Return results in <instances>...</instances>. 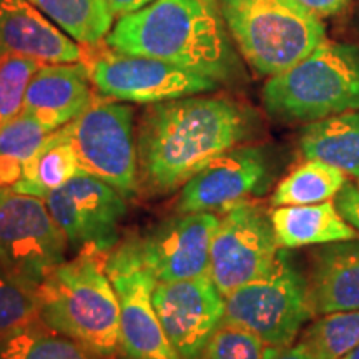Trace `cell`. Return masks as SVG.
Wrapping results in <instances>:
<instances>
[{"label": "cell", "mask_w": 359, "mask_h": 359, "mask_svg": "<svg viewBox=\"0 0 359 359\" xmlns=\"http://www.w3.org/2000/svg\"><path fill=\"white\" fill-rule=\"evenodd\" d=\"M253 120L223 97H185L154 103L137 133L138 177L151 193L182 188L210 161L250 138Z\"/></svg>", "instance_id": "6da1fadb"}, {"label": "cell", "mask_w": 359, "mask_h": 359, "mask_svg": "<svg viewBox=\"0 0 359 359\" xmlns=\"http://www.w3.org/2000/svg\"><path fill=\"white\" fill-rule=\"evenodd\" d=\"M105 43L116 52L170 62L218 83L233 82L240 72L219 0H155L120 17Z\"/></svg>", "instance_id": "7a4b0ae2"}, {"label": "cell", "mask_w": 359, "mask_h": 359, "mask_svg": "<svg viewBox=\"0 0 359 359\" xmlns=\"http://www.w3.org/2000/svg\"><path fill=\"white\" fill-rule=\"evenodd\" d=\"M100 255H79L45 278L37 320L100 358L120 353V302Z\"/></svg>", "instance_id": "3957f363"}, {"label": "cell", "mask_w": 359, "mask_h": 359, "mask_svg": "<svg viewBox=\"0 0 359 359\" xmlns=\"http://www.w3.org/2000/svg\"><path fill=\"white\" fill-rule=\"evenodd\" d=\"M268 115L281 122H316L359 110V47L325 40L302 62L263 87Z\"/></svg>", "instance_id": "277c9868"}, {"label": "cell", "mask_w": 359, "mask_h": 359, "mask_svg": "<svg viewBox=\"0 0 359 359\" xmlns=\"http://www.w3.org/2000/svg\"><path fill=\"white\" fill-rule=\"evenodd\" d=\"M230 35L259 75L273 77L326 40L320 17L298 0H219Z\"/></svg>", "instance_id": "5b68a950"}, {"label": "cell", "mask_w": 359, "mask_h": 359, "mask_svg": "<svg viewBox=\"0 0 359 359\" xmlns=\"http://www.w3.org/2000/svg\"><path fill=\"white\" fill-rule=\"evenodd\" d=\"M314 308L308 278L281 248L262 276L224 296V320L258 336L269 348L294 343Z\"/></svg>", "instance_id": "8992f818"}, {"label": "cell", "mask_w": 359, "mask_h": 359, "mask_svg": "<svg viewBox=\"0 0 359 359\" xmlns=\"http://www.w3.org/2000/svg\"><path fill=\"white\" fill-rule=\"evenodd\" d=\"M82 173L109 183L125 198L140 188L133 110L111 98H93L92 105L65 125Z\"/></svg>", "instance_id": "52a82bcc"}, {"label": "cell", "mask_w": 359, "mask_h": 359, "mask_svg": "<svg viewBox=\"0 0 359 359\" xmlns=\"http://www.w3.org/2000/svg\"><path fill=\"white\" fill-rule=\"evenodd\" d=\"M218 224L219 218L213 212L178 213L147 235L118 243L107 264L140 266L158 283L206 275Z\"/></svg>", "instance_id": "ba28073f"}, {"label": "cell", "mask_w": 359, "mask_h": 359, "mask_svg": "<svg viewBox=\"0 0 359 359\" xmlns=\"http://www.w3.org/2000/svg\"><path fill=\"white\" fill-rule=\"evenodd\" d=\"M69 243L43 198L7 191L0 200V268L37 291L67 262Z\"/></svg>", "instance_id": "9c48e42d"}, {"label": "cell", "mask_w": 359, "mask_h": 359, "mask_svg": "<svg viewBox=\"0 0 359 359\" xmlns=\"http://www.w3.org/2000/svg\"><path fill=\"white\" fill-rule=\"evenodd\" d=\"M85 64L93 87L103 97L116 102L154 105L213 92L219 85L213 79L170 62L122 53L114 48L98 52Z\"/></svg>", "instance_id": "30bf717a"}, {"label": "cell", "mask_w": 359, "mask_h": 359, "mask_svg": "<svg viewBox=\"0 0 359 359\" xmlns=\"http://www.w3.org/2000/svg\"><path fill=\"white\" fill-rule=\"evenodd\" d=\"M43 200L69 248L79 255H103L118 245L127 203L109 183L80 173Z\"/></svg>", "instance_id": "8fae6325"}, {"label": "cell", "mask_w": 359, "mask_h": 359, "mask_svg": "<svg viewBox=\"0 0 359 359\" xmlns=\"http://www.w3.org/2000/svg\"><path fill=\"white\" fill-rule=\"evenodd\" d=\"M271 218L263 206L246 203L224 212L210 251V276L219 293L228 296L262 276L280 251Z\"/></svg>", "instance_id": "7c38bea8"}, {"label": "cell", "mask_w": 359, "mask_h": 359, "mask_svg": "<svg viewBox=\"0 0 359 359\" xmlns=\"http://www.w3.org/2000/svg\"><path fill=\"white\" fill-rule=\"evenodd\" d=\"M271 180V161L266 151L262 147L238 145L188 180L182 187L177 212H228L263 195Z\"/></svg>", "instance_id": "4fadbf2b"}, {"label": "cell", "mask_w": 359, "mask_h": 359, "mask_svg": "<svg viewBox=\"0 0 359 359\" xmlns=\"http://www.w3.org/2000/svg\"><path fill=\"white\" fill-rule=\"evenodd\" d=\"M154 306L182 359H200L224 320V296L210 273L190 280L156 283Z\"/></svg>", "instance_id": "5bb4252c"}, {"label": "cell", "mask_w": 359, "mask_h": 359, "mask_svg": "<svg viewBox=\"0 0 359 359\" xmlns=\"http://www.w3.org/2000/svg\"><path fill=\"white\" fill-rule=\"evenodd\" d=\"M120 302V353L125 359H182L154 306L156 281L140 266H107Z\"/></svg>", "instance_id": "9a60e30c"}, {"label": "cell", "mask_w": 359, "mask_h": 359, "mask_svg": "<svg viewBox=\"0 0 359 359\" xmlns=\"http://www.w3.org/2000/svg\"><path fill=\"white\" fill-rule=\"evenodd\" d=\"M12 53L40 64H77L82 45L70 39L29 0H0V55Z\"/></svg>", "instance_id": "2e32d148"}, {"label": "cell", "mask_w": 359, "mask_h": 359, "mask_svg": "<svg viewBox=\"0 0 359 359\" xmlns=\"http://www.w3.org/2000/svg\"><path fill=\"white\" fill-rule=\"evenodd\" d=\"M92 80L85 62L43 64L30 80L22 114L55 132L74 122L92 105Z\"/></svg>", "instance_id": "e0dca14e"}, {"label": "cell", "mask_w": 359, "mask_h": 359, "mask_svg": "<svg viewBox=\"0 0 359 359\" xmlns=\"http://www.w3.org/2000/svg\"><path fill=\"white\" fill-rule=\"evenodd\" d=\"M308 285L318 316L359 309V238L314 251Z\"/></svg>", "instance_id": "ac0fdd59"}, {"label": "cell", "mask_w": 359, "mask_h": 359, "mask_svg": "<svg viewBox=\"0 0 359 359\" xmlns=\"http://www.w3.org/2000/svg\"><path fill=\"white\" fill-rule=\"evenodd\" d=\"M269 218L278 245L285 250L354 240L359 236V233L341 217L336 205L331 201L316 205L276 206L273 212H269Z\"/></svg>", "instance_id": "d6986e66"}, {"label": "cell", "mask_w": 359, "mask_h": 359, "mask_svg": "<svg viewBox=\"0 0 359 359\" xmlns=\"http://www.w3.org/2000/svg\"><path fill=\"white\" fill-rule=\"evenodd\" d=\"M299 151L306 160L331 165L359 180V111L309 122L299 135Z\"/></svg>", "instance_id": "ffe728a7"}, {"label": "cell", "mask_w": 359, "mask_h": 359, "mask_svg": "<svg viewBox=\"0 0 359 359\" xmlns=\"http://www.w3.org/2000/svg\"><path fill=\"white\" fill-rule=\"evenodd\" d=\"M80 173L82 170L79 167L74 145L67 128L62 127L50 133L37 155L27 165L24 177L12 191L45 198L48 193L64 187Z\"/></svg>", "instance_id": "44dd1931"}, {"label": "cell", "mask_w": 359, "mask_h": 359, "mask_svg": "<svg viewBox=\"0 0 359 359\" xmlns=\"http://www.w3.org/2000/svg\"><path fill=\"white\" fill-rule=\"evenodd\" d=\"M80 45L97 47L114 29L107 0H29Z\"/></svg>", "instance_id": "7402d4cb"}, {"label": "cell", "mask_w": 359, "mask_h": 359, "mask_svg": "<svg viewBox=\"0 0 359 359\" xmlns=\"http://www.w3.org/2000/svg\"><path fill=\"white\" fill-rule=\"evenodd\" d=\"M346 175L331 165L306 160V163L294 168L283 178L271 195V205L296 206L316 205L336 198L346 183Z\"/></svg>", "instance_id": "603a6c76"}, {"label": "cell", "mask_w": 359, "mask_h": 359, "mask_svg": "<svg viewBox=\"0 0 359 359\" xmlns=\"http://www.w3.org/2000/svg\"><path fill=\"white\" fill-rule=\"evenodd\" d=\"M50 130L34 116L22 114L0 128V188L12 191L24 177L30 160L37 155Z\"/></svg>", "instance_id": "cb8c5ba5"}, {"label": "cell", "mask_w": 359, "mask_h": 359, "mask_svg": "<svg viewBox=\"0 0 359 359\" xmlns=\"http://www.w3.org/2000/svg\"><path fill=\"white\" fill-rule=\"evenodd\" d=\"M0 359H105L53 333L42 323H27L0 338Z\"/></svg>", "instance_id": "d4e9b609"}, {"label": "cell", "mask_w": 359, "mask_h": 359, "mask_svg": "<svg viewBox=\"0 0 359 359\" xmlns=\"http://www.w3.org/2000/svg\"><path fill=\"white\" fill-rule=\"evenodd\" d=\"M316 359H339L359 346V309L323 314L299 338Z\"/></svg>", "instance_id": "484cf974"}, {"label": "cell", "mask_w": 359, "mask_h": 359, "mask_svg": "<svg viewBox=\"0 0 359 359\" xmlns=\"http://www.w3.org/2000/svg\"><path fill=\"white\" fill-rule=\"evenodd\" d=\"M43 64L20 55H0V128L22 115L30 80Z\"/></svg>", "instance_id": "4316f807"}, {"label": "cell", "mask_w": 359, "mask_h": 359, "mask_svg": "<svg viewBox=\"0 0 359 359\" xmlns=\"http://www.w3.org/2000/svg\"><path fill=\"white\" fill-rule=\"evenodd\" d=\"M269 346L243 327L223 321L200 359H266Z\"/></svg>", "instance_id": "83f0119b"}, {"label": "cell", "mask_w": 359, "mask_h": 359, "mask_svg": "<svg viewBox=\"0 0 359 359\" xmlns=\"http://www.w3.org/2000/svg\"><path fill=\"white\" fill-rule=\"evenodd\" d=\"M37 318V293L0 268V338Z\"/></svg>", "instance_id": "f1b7e54d"}, {"label": "cell", "mask_w": 359, "mask_h": 359, "mask_svg": "<svg viewBox=\"0 0 359 359\" xmlns=\"http://www.w3.org/2000/svg\"><path fill=\"white\" fill-rule=\"evenodd\" d=\"M334 205L346 222L359 233V180L346 182L334 198Z\"/></svg>", "instance_id": "f546056e"}, {"label": "cell", "mask_w": 359, "mask_h": 359, "mask_svg": "<svg viewBox=\"0 0 359 359\" xmlns=\"http://www.w3.org/2000/svg\"><path fill=\"white\" fill-rule=\"evenodd\" d=\"M304 8H308L313 15L320 17H333L338 15L349 6L351 0H298Z\"/></svg>", "instance_id": "4dcf8cb0"}, {"label": "cell", "mask_w": 359, "mask_h": 359, "mask_svg": "<svg viewBox=\"0 0 359 359\" xmlns=\"http://www.w3.org/2000/svg\"><path fill=\"white\" fill-rule=\"evenodd\" d=\"M266 359H316L304 341H296L286 348H269Z\"/></svg>", "instance_id": "1f68e13d"}, {"label": "cell", "mask_w": 359, "mask_h": 359, "mask_svg": "<svg viewBox=\"0 0 359 359\" xmlns=\"http://www.w3.org/2000/svg\"><path fill=\"white\" fill-rule=\"evenodd\" d=\"M151 2H155V0H107L111 15L118 17V19L150 6Z\"/></svg>", "instance_id": "d6a6232c"}, {"label": "cell", "mask_w": 359, "mask_h": 359, "mask_svg": "<svg viewBox=\"0 0 359 359\" xmlns=\"http://www.w3.org/2000/svg\"><path fill=\"white\" fill-rule=\"evenodd\" d=\"M339 359H359V346L351 349V351L344 354V356H341Z\"/></svg>", "instance_id": "836d02e7"}, {"label": "cell", "mask_w": 359, "mask_h": 359, "mask_svg": "<svg viewBox=\"0 0 359 359\" xmlns=\"http://www.w3.org/2000/svg\"><path fill=\"white\" fill-rule=\"evenodd\" d=\"M6 193H7V190H4V188H0V200L4 198V195H6Z\"/></svg>", "instance_id": "e575fe53"}]
</instances>
